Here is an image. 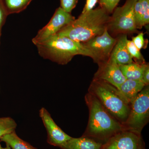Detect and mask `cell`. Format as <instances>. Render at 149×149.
<instances>
[{
    "instance_id": "1",
    "label": "cell",
    "mask_w": 149,
    "mask_h": 149,
    "mask_svg": "<svg viewBox=\"0 0 149 149\" xmlns=\"http://www.w3.org/2000/svg\"><path fill=\"white\" fill-rule=\"evenodd\" d=\"M85 100L89 109V117L82 136L104 144L123 130L122 124L110 114L96 97L88 93Z\"/></svg>"
},
{
    "instance_id": "2",
    "label": "cell",
    "mask_w": 149,
    "mask_h": 149,
    "mask_svg": "<svg viewBox=\"0 0 149 149\" xmlns=\"http://www.w3.org/2000/svg\"><path fill=\"white\" fill-rule=\"evenodd\" d=\"M110 14L100 7L82 13L56 35L82 43L101 35L107 28Z\"/></svg>"
},
{
    "instance_id": "3",
    "label": "cell",
    "mask_w": 149,
    "mask_h": 149,
    "mask_svg": "<svg viewBox=\"0 0 149 149\" xmlns=\"http://www.w3.org/2000/svg\"><path fill=\"white\" fill-rule=\"evenodd\" d=\"M35 46L42 57L58 64H68L78 55L90 57L94 62L95 60L93 53L82 43L64 36L55 35Z\"/></svg>"
},
{
    "instance_id": "4",
    "label": "cell",
    "mask_w": 149,
    "mask_h": 149,
    "mask_svg": "<svg viewBox=\"0 0 149 149\" xmlns=\"http://www.w3.org/2000/svg\"><path fill=\"white\" fill-rule=\"evenodd\" d=\"M88 93L96 97L107 111L123 124L128 118L130 104L119 90L107 81L93 79Z\"/></svg>"
},
{
    "instance_id": "5",
    "label": "cell",
    "mask_w": 149,
    "mask_h": 149,
    "mask_svg": "<svg viewBox=\"0 0 149 149\" xmlns=\"http://www.w3.org/2000/svg\"><path fill=\"white\" fill-rule=\"evenodd\" d=\"M136 1L126 0L123 6L117 7L113 10L107 28L113 37L140 32L136 28L134 17V6Z\"/></svg>"
},
{
    "instance_id": "6",
    "label": "cell",
    "mask_w": 149,
    "mask_h": 149,
    "mask_svg": "<svg viewBox=\"0 0 149 149\" xmlns=\"http://www.w3.org/2000/svg\"><path fill=\"white\" fill-rule=\"evenodd\" d=\"M149 120V87L145 86L130 104L128 118L122 124L123 130L141 134Z\"/></svg>"
},
{
    "instance_id": "7",
    "label": "cell",
    "mask_w": 149,
    "mask_h": 149,
    "mask_svg": "<svg viewBox=\"0 0 149 149\" xmlns=\"http://www.w3.org/2000/svg\"><path fill=\"white\" fill-rule=\"evenodd\" d=\"M116 40L117 38L111 36L107 29L101 35L82 43L93 53L95 58L94 62L98 64L109 58Z\"/></svg>"
},
{
    "instance_id": "8",
    "label": "cell",
    "mask_w": 149,
    "mask_h": 149,
    "mask_svg": "<svg viewBox=\"0 0 149 149\" xmlns=\"http://www.w3.org/2000/svg\"><path fill=\"white\" fill-rule=\"evenodd\" d=\"M75 19L71 13L66 12L60 7L57 8L47 24L38 31L32 40L36 45L56 35L61 29Z\"/></svg>"
},
{
    "instance_id": "9",
    "label": "cell",
    "mask_w": 149,
    "mask_h": 149,
    "mask_svg": "<svg viewBox=\"0 0 149 149\" xmlns=\"http://www.w3.org/2000/svg\"><path fill=\"white\" fill-rule=\"evenodd\" d=\"M102 149H146L141 134L122 130L103 144Z\"/></svg>"
},
{
    "instance_id": "10",
    "label": "cell",
    "mask_w": 149,
    "mask_h": 149,
    "mask_svg": "<svg viewBox=\"0 0 149 149\" xmlns=\"http://www.w3.org/2000/svg\"><path fill=\"white\" fill-rule=\"evenodd\" d=\"M98 68L93 79L107 81L118 89L126 78L123 74L119 65L110 57L107 60L98 63Z\"/></svg>"
},
{
    "instance_id": "11",
    "label": "cell",
    "mask_w": 149,
    "mask_h": 149,
    "mask_svg": "<svg viewBox=\"0 0 149 149\" xmlns=\"http://www.w3.org/2000/svg\"><path fill=\"white\" fill-rule=\"evenodd\" d=\"M40 116L42 120L47 134V142L54 146L59 148L72 137L65 133L56 124L51 114L45 108L40 110Z\"/></svg>"
},
{
    "instance_id": "12",
    "label": "cell",
    "mask_w": 149,
    "mask_h": 149,
    "mask_svg": "<svg viewBox=\"0 0 149 149\" xmlns=\"http://www.w3.org/2000/svg\"><path fill=\"white\" fill-rule=\"evenodd\" d=\"M128 35L123 34L116 37L117 40L110 57L118 64L126 65L134 61L128 52L127 47Z\"/></svg>"
},
{
    "instance_id": "13",
    "label": "cell",
    "mask_w": 149,
    "mask_h": 149,
    "mask_svg": "<svg viewBox=\"0 0 149 149\" xmlns=\"http://www.w3.org/2000/svg\"><path fill=\"white\" fill-rule=\"evenodd\" d=\"M103 144L93 139L82 136L71 138L59 147L61 149H102Z\"/></svg>"
},
{
    "instance_id": "14",
    "label": "cell",
    "mask_w": 149,
    "mask_h": 149,
    "mask_svg": "<svg viewBox=\"0 0 149 149\" xmlns=\"http://www.w3.org/2000/svg\"><path fill=\"white\" fill-rule=\"evenodd\" d=\"M141 80L126 79L118 88L123 97L130 104L145 87Z\"/></svg>"
},
{
    "instance_id": "15",
    "label": "cell",
    "mask_w": 149,
    "mask_h": 149,
    "mask_svg": "<svg viewBox=\"0 0 149 149\" xmlns=\"http://www.w3.org/2000/svg\"><path fill=\"white\" fill-rule=\"evenodd\" d=\"M134 17L137 29L149 23V0H137L134 6Z\"/></svg>"
},
{
    "instance_id": "16",
    "label": "cell",
    "mask_w": 149,
    "mask_h": 149,
    "mask_svg": "<svg viewBox=\"0 0 149 149\" xmlns=\"http://www.w3.org/2000/svg\"><path fill=\"white\" fill-rule=\"evenodd\" d=\"M147 63L133 62L126 65H120L119 67L126 79L141 80Z\"/></svg>"
},
{
    "instance_id": "17",
    "label": "cell",
    "mask_w": 149,
    "mask_h": 149,
    "mask_svg": "<svg viewBox=\"0 0 149 149\" xmlns=\"http://www.w3.org/2000/svg\"><path fill=\"white\" fill-rule=\"evenodd\" d=\"M0 141L5 143L12 149H37L20 139L15 131L1 137Z\"/></svg>"
},
{
    "instance_id": "18",
    "label": "cell",
    "mask_w": 149,
    "mask_h": 149,
    "mask_svg": "<svg viewBox=\"0 0 149 149\" xmlns=\"http://www.w3.org/2000/svg\"><path fill=\"white\" fill-rule=\"evenodd\" d=\"M33 0H2L8 15L24 10Z\"/></svg>"
},
{
    "instance_id": "19",
    "label": "cell",
    "mask_w": 149,
    "mask_h": 149,
    "mask_svg": "<svg viewBox=\"0 0 149 149\" xmlns=\"http://www.w3.org/2000/svg\"><path fill=\"white\" fill-rule=\"evenodd\" d=\"M17 124L10 117L0 118V138L15 131Z\"/></svg>"
},
{
    "instance_id": "20",
    "label": "cell",
    "mask_w": 149,
    "mask_h": 149,
    "mask_svg": "<svg viewBox=\"0 0 149 149\" xmlns=\"http://www.w3.org/2000/svg\"><path fill=\"white\" fill-rule=\"evenodd\" d=\"M127 47L128 52L133 59L136 62L145 63V58L141 54V50L135 46L132 40H127Z\"/></svg>"
},
{
    "instance_id": "21",
    "label": "cell",
    "mask_w": 149,
    "mask_h": 149,
    "mask_svg": "<svg viewBox=\"0 0 149 149\" xmlns=\"http://www.w3.org/2000/svg\"><path fill=\"white\" fill-rule=\"evenodd\" d=\"M120 0H99L100 7L103 8L109 14L113 12L115 9L117 7Z\"/></svg>"
},
{
    "instance_id": "22",
    "label": "cell",
    "mask_w": 149,
    "mask_h": 149,
    "mask_svg": "<svg viewBox=\"0 0 149 149\" xmlns=\"http://www.w3.org/2000/svg\"><path fill=\"white\" fill-rule=\"evenodd\" d=\"M132 41L135 46L141 50L142 49H146L148 44V39H145L143 32H139L136 37H132Z\"/></svg>"
},
{
    "instance_id": "23",
    "label": "cell",
    "mask_w": 149,
    "mask_h": 149,
    "mask_svg": "<svg viewBox=\"0 0 149 149\" xmlns=\"http://www.w3.org/2000/svg\"><path fill=\"white\" fill-rule=\"evenodd\" d=\"M60 7L66 12L71 13L73 9L75 8L78 0H60Z\"/></svg>"
},
{
    "instance_id": "24",
    "label": "cell",
    "mask_w": 149,
    "mask_h": 149,
    "mask_svg": "<svg viewBox=\"0 0 149 149\" xmlns=\"http://www.w3.org/2000/svg\"><path fill=\"white\" fill-rule=\"evenodd\" d=\"M8 14L5 9L2 3V0H0V40L1 35L2 28L5 24Z\"/></svg>"
},
{
    "instance_id": "25",
    "label": "cell",
    "mask_w": 149,
    "mask_h": 149,
    "mask_svg": "<svg viewBox=\"0 0 149 149\" xmlns=\"http://www.w3.org/2000/svg\"><path fill=\"white\" fill-rule=\"evenodd\" d=\"M99 2V0H86V3L82 13L88 12L93 9L96 4Z\"/></svg>"
},
{
    "instance_id": "26",
    "label": "cell",
    "mask_w": 149,
    "mask_h": 149,
    "mask_svg": "<svg viewBox=\"0 0 149 149\" xmlns=\"http://www.w3.org/2000/svg\"><path fill=\"white\" fill-rule=\"evenodd\" d=\"M142 82L146 86H148L149 85V63H147L143 73L142 79Z\"/></svg>"
},
{
    "instance_id": "27",
    "label": "cell",
    "mask_w": 149,
    "mask_h": 149,
    "mask_svg": "<svg viewBox=\"0 0 149 149\" xmlns=\"http://www.w3.org/2000/svg\"><path fill=\"white\" fill-rule=\"evenodd\" d=\"M2 149H12L10 147L8 146V145H6V148H3Z\"/></svg>"
},
{
    "instance_id": "28",
    "label": "cell",
    "mask_w": 149,
    "mask_h": 149,
    "mask_svg": "<svg viewBox=\"0 0 149 149\" xmlns=\"http://www.w3.org/2000/svg\"><path fill=\"white\" fill-rule=\"evenodd\" d=\"M3 148H2L1 146V144H0V149H2Z\"/></svg>"
}]
</instances>
